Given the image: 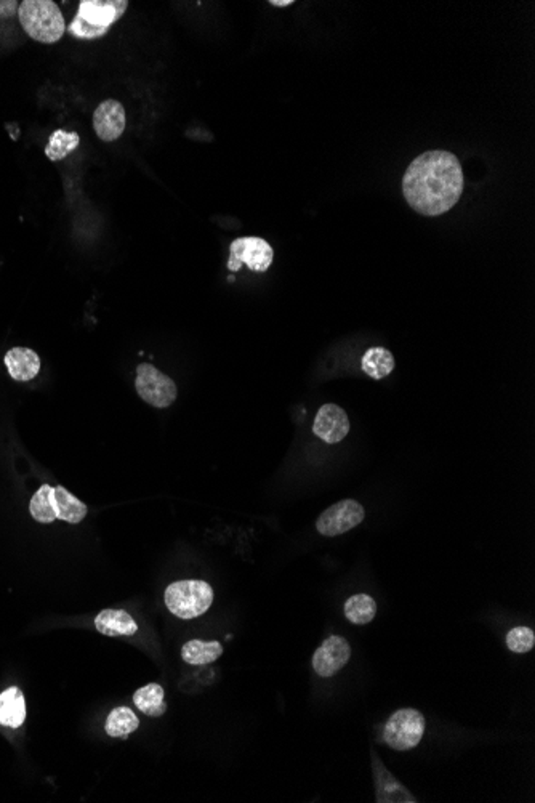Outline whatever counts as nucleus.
I'll list each match as a JSON object with an SVG mask.
<instances>
[{
    "label": "nucleus",
    "mask_w": 535,
    "mask_h": 803,
    "mask_svg": "<svg viewBox=\"0 0 535 803\" xmlns=\"http://www.w3.org/2000/svg\"><path fill=\"white\" fill-rule=\"evenodd\" d=\"M407 204L420 215L449 212L464 193L462 164L451 151H428L413 159L402 178Z\"/></svg>",
    "instance_id": "obj_1"
},
{
    "label": "nucleus",
    "mask_w": 535,
    "mask_h": 803,
    "mask_svg": "<svg viewBox=\"0 0 535 803\" xmlns=\"http://www.w3.org/2000/svg\"><path fill=\"white\" fill-rule=\"evenodd\" d=\"M127 0H80L68 31L78 39H100L127 12Z\"/></svg>",
    "instance_id": "obj_2"
},
{
    "label": "nucleus",
    "mask_w": 535,
    "mask_h": 803,
    "mask_svg": "<svg viewBox=\"0 0 535 803\" xmlns=\"http://www.w3.org/2000/svg\"><path fill=\"white\" fill-rule=\"evenodd\" d=\"M21 27L40 44H57L65 36V16L53 0H25L18 8Z\"/></svg>",
    "instance_id": "obj_3"
},
{
    "label": "nucleus",
    "mask_w": 535,
    "mask_h": 803,
    "mask_svg": "<svg viewBox=\"0 0 535 803\" xmlns=\"http://www.w3.org/2000/svg\"><path fill=\"white\" fill-rule=\"evenodd\" d=\"M166 605L180 619H194L209 611L213 603V589L206 581H178L166 590Z\"/></svg>",
    "instance_id": "obj_4"
},
{
    "label": "nucleus",
    "mask_w": 535,
    "mask_h": 803,
    "mask_svg": "<svg viewBox=\"0 0 535 803\" xmlns=\"http://www.w3.org/2000/svg\"><path fill=\"white\" fill-rule=\"evenodd\" d=\"M425 717L417 709H400L388 719L383 741L393 751H411L425 734Z\"/></svg>",
    "instance_id": "obj_5"
},
{
    "label": "nucleus",
    "mask_w": 535,
    "mask_h": 803,
    "mask_svg": "<svg viewBox=\"0 0 535 803\" xmlns=\"http://www.w3.org/2000/svg\"><path fill=\"white\" fill-rule=\"evenodd\" d=\"M135 389L143 402L155 408H168L178 396L177 383L148 363L140 364L136 368Z\"/></svg>",
    "instance_id": "obj_6"
},
{
    "label": "nucleus",
    "mask_w": 535,
    "mask_h": 803,
    "mask_svg": "<svg viewBox=\"0 0 535 803\" xmlns=\"http://www.w3.org/2000/svg\"><path fill=\"white\" fill-rule=\"evenodd\" d=\"M273 259H274V251L268 241L258 236H245L232 241L230 246L228 270L239 272L241 266L245 265L251 272L264 273L270 270Z\"/></svg>",
    "instance_id": "obj_7"
},
{
    "label": "nucleus",
    "mask_w": 535,
    "mask_h": 803,
    "mask_svg": "<svg viewBox=\"0 0 535 803\" xmlns=\"http://www.w3.org/2000/svg\"><path fill=\"white\" fill-rule=\"evenodd\" d=\"M364 517L366 512L359 502L353 499L340 500L319 515L316 521L317 531L327 538L342 536L361 525Z\"/></svg>",
    "instance_id": "obj_8"
},
{
    "label": "nucleus",
    "mask_w": 535,
    "mask_h": 803,
    "mask_svg": "<svg viewBox=\"0 0 535 803\" xmlns=\"http://www.w3.org/2000/svg\"><path fill=\"white\" fill-rule=\"evenodd\" d=\"M351 658V647L340 635H330L313 656V669L319 677L329 679L338 674Z\"/></svg>",
    "instance_id": "obj_9"
},
{
    "label": "nucleus",
    "mask_w": 535,
    "mask_h": 803,
    "mask_svg": "<svg viewBox=\"0 0 535 803\" xmlns=\"http://www.w3.org/2000/svg\"><path fill=\"white\" fill-rule=\"evenodd\" d=\"M127 125L125 108L117 100H104L103 103L98 104L93 112V129L97 132L98 138L103 142H116Z\"/></svg>",
    "instance_id": "obj_10"
},
{
    "label": "nucleus",
    "mask_w": 535,
    "mask_h": 803,
    "mask_svg": "<svg viewBox=\"0 0 535 803\" xmlns=\"http://www.w3.org/2000/svg\"><path fill=\"white\" fill-rule=\"evenodd\" d=\"M313 432L319 440L327 444H337L349 434V419L347 412L337 404H324L317 411Z\"/></svg>",
    "instance_id": "obj_11"
},
{
    "label": "nucleus",
    "mask_w": 535,
    "mask_h": 803,
    "mask_svg": "<svg viewBox=\"0 0 535 803\" xmlns=\"http://www.w3.org/2000/svg\"><path fill=\"white\" fill-rule=\"evenodd\" d=\"M4 361L7 366L8 374L18 382L33 380L34 377H37L39 374L40 358L31 348H23V347L12 348V350L7 351Z\"/></svg>",
    "instance_id": "obj_12"
},
{
    "label": "nucleus",
    "mask_w": 535,
    "mask_h": 803,
    "mask_svg": "<svg viewBox=\"0 0 535 803\" xmlns=\"http://www.w3.org/2000/svg\"><path fill=\"white\" fill-rule=\"evenodd\" d=\"M374 758L375 781H377V802H415V797H413L412 794L402 786V784L398 783L385 766H381L379 758L375 757V755Z\"/></svg>",
    "instance_id": "obj_13"
},
{
    "label": "nucleus",
    "mask_w": 535,
    "mask_h": 803,
    "mask_svg": "<svg viewBox=\"0 0 535 803\" xmlns=\"http://www.w3.org/2000/svg\"><path fill=\"white\" fill-rule=\"evenodd\" d=\"M52 506L57 515V519H63L66 523L78 525L87 517L89 509L82 500H79L76 496H72L68 489L63 487H53L52 491Z\"/></svg>",
    "instance_id": "obj_14"
},
{
    "label": "nucleus",
    "mask_w": 535,
    "mask_h": 803,
    "mask_svg": "<svg viewBox=\"0 0 535 803\" xmlns=\"http://www.w3.org/2000/svg\"><path fill=\"white\" fill-rule=\"evenodd\" d=\"M27 720V702L18 688H8L0 694V725L20 728Z\"/></svg>",
    "instance_id": "obj_15"
},
{
    "label": "nucleus",
    "mask_w": 535,
    "mask_h": 803,
    "mask_svg": "<svg viewBox=\"0 0 535 803\" xmlns=\"http://www.w3.org/2000/svg\"><path fill=\"white\" fill-rule=\"evenodd\" d=\"M95 627L100 634L108 637L116 635H135L138 630L134 617L123 609H104L95 619Z\"/></svg>",
    "instance_id": "obj_16"
},
{
    "label": "nucleus",
    "mask_w": 535,
    "mask_h": 803,
    "mask_svg": "<svg viewBox=\"0 0 535 803\" xmlns=\"http://www.w3.org/2000/svg\"><path fill=\"white\" fill-rule=\"evenodd\" d=\"M223 655V647L219 641L191 640L183 645L181 658L193 666H206L217 661Z\"/></svg>",
    "instance_id": "obj_17"
},
{
    "label": "nucleus",
    "mask_w": 535,
    "mask_h": 803,
    "mask_svg": "<svg viewBox=\"0 0 535 803\" xmlns=\"http://www.w3.org/2000/svg\"><path fill=\"white\" fill-rule=\"evenodd\" d=\"M361 369L364 374L372 377L374 380H381L390 376L394 369V358L391 351L383 347L369 348L362 357Z\"/></svg>",
    "instance_id": "obj_18"
},
{
    "label": "nucleus",
    "mask_w": 535,
    "mask_h": 803,
    "mask_svg": "<svg viewBox=\"0 0 535 803\" xmlns=\"http://www.w3.org/2000/svg\"><path fill=\"white\" fill-rule=\"evenodd\" d=\"M164 688L157 683H149L146 687L140 688L134 694L135 706L148 717H161L167 711V704L164 701Z\"/></svg>",
    "instance_id": "obj_19"
},
{
    "label": "nucleus",
    "mask_w": 535,
    "mask_h": 803,
    "mask_svg": "<svg viewBox=\"0 0 535 803\" xmlns=\"http://www.w3.org/2000/svg\"><path fill=\"white\" fill-rule=\"evenodd\" d=\"M345 616L351 624L366 626L369 622L374 621L377 616V603L368 594L349 596L345 603Z\"/></svg>",
    "instance_id": "obj_20"
},
{
    "label": "nucleus",
    "mask_w": 535,
    "mask_h": 803,
    "mask_svg": "<svg viewBox=\"0 0 535 803\" xmlns=\"http://www.w3.org/2000/svg\"><path fill=\"white\" fill-rule=\"evenodd\" d=\"M138 726L140 720L134 711H130L129 707H117L108 715L104 730L111 738H127L129 734L138 730Z\"/></svg>",
    "instance_id": "obj_21"
},
{
    "label": "nucleus",
    "mask_w": 535,
    "mask_h": 803,
    "mask_svg": "<svg viewBox=\"0 0 535 803\" xmlns=\"http://www.w3.org/2000/svg\"><path fill=\"white\" fill-rule=\"evenodd\" d=\"M79 143H80V136L76 132L55 130L46 146V155L50 161L57 163V161L65 159L66 155H71L74 149H78Z\"/></svg>",
    "instance_id": "obj_22"
},
{
    "label": "nucleus",
    "mask_w": 535,
    "mask_h": 803,
    "mask_svg": "<svg viewBox=\"0 0 535 803\" xmlns=\"http://www.w3.org/2000/svg\"><path fill=\"white\" fill-rule=\"evenodd\" d=\"M52 491L53 487L48 485L39 487V491L34 494L31 504H29V512L33 515V519L39 523H53L57 519L55 510L52 506Z\"/></svg>",
    "instance_id": "obj_23"
},
{
    "label": "nucleus",
    "mask_w": 535,
    "mask_h": 803,
    "mask_svg": "<svg viewBox=\"0 0 535 803\" xmlns=\"http://www.w3.org/2000/svg\"><path fill=\"white\" fill-rule=\"evenodd\" d=\"M535 645V634L532 628L526 626L511 628L507 634V647L509 651H513L516 655H526L529 651H532Z\"/></svg>",
    "instance_id": "obj_24"
},
{
    "label": "nucleus",
    "mask_w": 535,
    "mask_h": 803,
    "mask_svg": "<svg viewBox=\"0 0 535 803\" xmlns=\"http://www.w3.org/2000/svg\"><path fill=\"white\" fill-rule=\"evenodd\" d=\"M20 8V4L18 2H0V16L2 18H8V16H12V15L16 12Z\"/></svg>",
    "instance_id": "obj_25"
},
{
    "label": "nucleus",
    "mask_w": 535,
    "mask_h": 803,
    "mask_svg": "<svg viewBox=\"0 0 535 803\" xmlns=\"http://www.w3.org/2000/svg\"><path fill=\"white\" fill-rule=\"evenodd\" d=\"M294 4V0H272L270 2V5H274V7H289Z\"/></svg>",
    "instance_id": "obj_26"
}]
</instances>
